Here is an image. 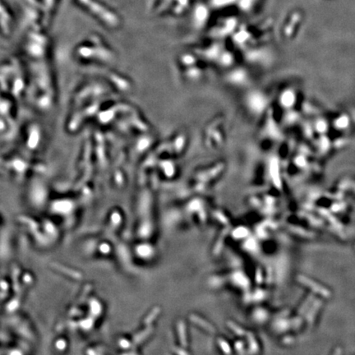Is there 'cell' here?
<instances>
[{"instance_id":"1","label":"cell","mask_w":355,"mask_h":355,"mask_svg":"<svg viewBox=\"0 0 355 355\" xmlns=\"http://www.w3.org/2000/svg\"><path fill=\"white\" fill-rule=\"evenodd\" d=\"M190 319L195 322L196 324L199 325L200 327H203L204 329H206V330H207L208 331H210V332H214V331H215V330H214V327H213L211 325H210L208 322H206V321L202 320V318L198 317V316H194V315L190 316Z\"/></svg>"},{"instance_id":"2","label":"cell","mask_w":355,"mask_h":355,"mask_svg":"<svg viewBox=\"0 0 355 355\" xmlns=\"http://www.w3.org/2000/svg\"><path fill=\"white\" fill-rule=\"evenodd\" d=\"M179 331H180V340H181V342H182L183 345H185L186 346V337H185V327H183V325L182 324V323H180L179 325Z\"/></svg>"},{"instance_id":"3","label":"cell","mask_w":355,"mask_h":355,"mask_svg":"<svg viewBox=\"0 0 355 355\" xmlns=\"http://www.w3.org/2000/svg\"><path fill=\"white\" fill-rule=\"evenodd\" d=\"M229 327L232 329L235 333L238 334V335H243V334H244V331H243L240 327H237L236 325L234 324L233 322H229Z\"/></svg>"},{"instance_id":"4","label":"cell","mask_w":355,"mask_h":355,"mask_svg":"<svg viewBox=\"0 0 355 355\" xmlns=\"http://www.w3.org/2000/svg\"><path fill=\"white\" fill-rule=\"evenodd\" d=\"M219 344H220V346H221L222 349H223L224 352H226V353H229V348L228 344H226L225 342L220 340V342H219Z\"/></svg>"}]
</instances>
